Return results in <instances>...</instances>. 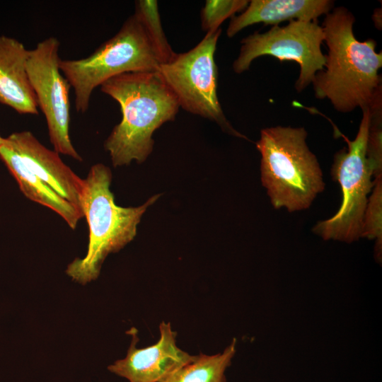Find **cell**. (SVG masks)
I'll use <instances>...</instances> for the list:
<instances>
[{
	"label": "cell",
	"mask_w": 382,
	"mask_h": 382,
	"mask_svg": "<svg viewBox=\"0 0 382 382\" xmlns=\"http://www.w3.org/2000/svg\"><path fill=\"white\" fill-rule=\"evenodd\" d=\"M355 18L343 6L325 15L322 28L328 47L324 69L312 84L318 99H328L340 112L370 108L381 94L382 54L372 39L359 41L354 36Z\"/></svg>",
	"instance_id": "1"
},
{
	"label": "cell",
	"mask_w": 382,
	"mask_h": 382,
	"mask_svg": "<svg viewBox=\"0 0 382 382\" xmlns=\"http://www.w3.org/2000/svg\"><path fill=\"white\" fill-rule=\"evenodd\" d=\"M100 90L119 103L122 112L104 143L113 166L143 163L152 152L154 131L175 119L180 108L176 96L157 70L114 76Z\"/></svg>",
	"instance_id": "2"
},
{
	"label": "cell",
	"mask_w": 382,
	"mask_h": 382,
	"mask_svg": "<svg viewBox=\"0 0 382 382\" xmlns=\"http://www.w3.org/2000/svg\"><path fill=\"white\" fill-rule=\"evenodd\" d=\"M111 180L110 169L102 163L93 165L83 179L81 209L89 228L88 250L66 270L68 276L81 284L96 279L106 257L134 238L142 215L161 196L154 195L137 207H120L110 189Z\"/></svg>",
	"instance_id": "3"
},
{
	"label": "cell",
	"mask_w": 382,
	"mask_h": 382,
	"mask_svg": "<svg viewBox=\"0 0 382 382\" xmlns=\"http://www.w3.org/2000/svg\"><path fill=\"white\" fill-rule=\"evenodd\" d=\"M303 127L264 128L256 146L261 155V182L274 209H308L325 189L323 172L306 143Z\"/></svg>",
	"instance_id": "4"
},
{
	"label": "cell",
	"mask_w": 382,
	"mask_h": 382,
	"mask_svg": "<svg viewBox=\"0 0 382 382\" xmlns=\"http://www.w3.org/2000/svg\"><path fill=\"white\" fill-rule=\"evenodd\" d=\"M160 63L135 14L88 57L59 59V67L74 91L75 108L84 113L93 91L108 79L129 72L157 70Z\"/></svg>",
	"instance_id": "5"
},
{
	"label": "cell",
	"mask_w": 382,
	"mask_h": 382,
	"mask_svg": "<svg viewBox=\"0 0 382 382\" xmlns=\"http://www.w3.org/2000/svg\"><path fill=\"white\" fill-rule=\"evenodd\" d=\"M221 29L208 32L192 49L175 53L157 71L185 111L215 122L231 135L246 139L226 118L217 96V67L214 54Z\"/></svg>",
	"instance_id": "6"
},
{
	"label": "cell",
	"mask_w": 382,
	"mask_h": 382,
	"mask_svg": "<svg viewBox=\"0 0 382 382\" xmlns=\"http://www.w3.org/2000/svg\"><path fill=\"white\" fill-rule=\"evenodd\" d=\"M357 134L351 141L343 136L347 149L337 152L332 166L333 180L342 190V203L330 219L318 222L313 231L323 239L352 243L361 238L363 216L374 185L372 173L366 156L370 120L369 108L362 110Z\"/></svg>",
	"instance_id": "7"
},
{
	"label": "cell",
	"mask_w": 382,
	"mask_h": 382,
	"mask_svg": "<svg viewBox=\"0 0 382 382\" xmlns=\"http://www.w3.org/2000/svg\"><path fill=\"white\" fill-rule=\"evenodd\" d=\"M324 32L316 21L293 20L283 27L273 25L268 31L255 32L241 41L240 53L233 69L241 74L253 60L269 55L281 62H296L300 67L295 88L301 92L312 83L316 74L324 69L325 55L321 51Z\"/></svg>",
	"instance_id": "8"
},
{
	"label": "cell",
	"mask_w": 382,
	"mask_h": 382,
	"mask_svg": "<svg viewBox=\"0 0 382 382\" xmlns=\"http://www.w3.org/2000/svg\"><path fill=\"white\" fill-rule=\"evenodd\" d=\"M59 45L55 37L38 42L29 50L27 72L37 106L45 115L54 150L82 161L69 136L71 86L59 67Z\"/></svg>",
	"instance_id": "9"
},
{
	"label": "cell",
	"mask_w": 382,
	"mask_h": 382,
	"mask_svg": "<svg viewBox=\"0 0 382 382\" xmlns=\"http://www.w3.org/2000/svg\"><path fill=\"white\" fill-rule=\"evenodd\" d=\"M159 330L160 338L156 343L139 349L137 330L132 328L127 331L132 335V342L126 357L110 365L108 370L129 382H162L195 359V355L177 346V332L172 330L170 323L162 321Z\"/></svg>",
	"instance_id": "10"
},
{
	"label": "cell",
	"mask_w": 382,
	"mask_h": 382,
	"mask_svg": "<svg viewBox=\"0 0 382 382\" xmlns=\"http://www.w3.org/2000/svg\"><path fill=\"white\" fill-rule=\"evenodd\" d=\"M2 143L13 151L30 170L83 215L81 197L83 179L62 161L57 151L45 147L29 131L12 133L3 138Z\"/></svg>",
	"instance_id": "11"
},
{
	"label": "cell",
	"mask_w": 382,
	"mask_h": 382,
	"mask_svg": "<svg viewBox=\"0 0 382 382\" xmlns=\"http://www.w3.org/2000/svg\"><path fill=\"white\" fill-rule=\"evenodd\" d=\"M29 50L15 38L0 36V103L20 114H38L28 72Z\"/></svg>",
	"instance_id": "12"
},
{
	"label": "cell",
	"mask_w": 382,
	"mask_h": 382,
	"mask_svg": "<svg viewBox=\"0 0 382 382\" xmlns=\"http://www.w3.org/2000/svg\"><path fill=\"white\" fill-rule=\"evenodd\" d=\"M330 0H252L239 15L231 18L226 34L233 37L255 23L278 25L285 21H316L333 8Z\"/></svg>",
	"instance_id": "13"
},
{
	"label": "cell",
	"mask_w": 382,
	"mask_h": 382,
	"mask_svg": "<svg viewBox=\"0 0 382 382\" xmlns=\"http://www.w3.org/2000/svg\"><path fill=\"white\" fill-rule=\"evenodd\" d=\"M0 158L15 178L26 197L51 209L61 216L71 228H76L79 221L83 217V215L73 204L30 170L2 141L0 144Z\"/></svg>",
	"instance_id": "14"
},
{
	"label": "cell",
	"mask_w": 382,
	"mask_h": 382,
	"mask_svg": "<svg viewBox=\"0 0 382 382\" xmlns=\"http://www.w3.org/2000/svg\"><path fill=\"white\" fill-rule=\"evenodd\" d=\"M236 340L222 353L214 355L199 354L162 382H226L225 371L236 353Z\"/></svg>",
	"instance_id": "15"
},
{
	"label": "cell",
	"mask_w": 382,
	"mask_h": 382,
	"mask_svg": "<svg viewBox=\"0 0 382 382\" xmlns=\"http://www.w3.org/2000/svg\"><path fill=\"white\" fill-rule=\"evenodd\" d=\"M134 14L141 23L160 64L169 62L175 53L163 31L158 2L154 0L137 1Z\"/></svg>",
	"instance_id": "16"
},
{
	"label": "cell",
	"mask_w": 382,
	"mask_h": 382,
	"mask_svg": "<svg viewBox=\"0 0 382 382\" xmlns=\"http://www.w3.org/2000/svg\"><path fill=\"white\" fill-rule=\"evenodd\" d=\"M365 208L361 238L376 241L374 255L378 262L382 259V177L376 178Z\"/></svg>",
	"instance_id": "17"
},
{
	"label": "cell",
	"mask_w": 382,
	"mask_h": 382,
	"mask_svg": "<svg viewBox=\"0 0 382 382\" xmlns=\"http://www.w3.org/2000/svg\"><path fill=\"white\" fill-rule=\"evenodd\" d=\"M381 95L369 108L370 120L366 141V156L374 180L382 177V105Z\"/></svg>",
	"instance_id": "18"
},
{
	"label": "cell",
	"mask_w": 382,
	"mask_h": 382,
	"mask_svg": "<svg viewBox=\"0 0 382 382\" xmlns=\"http://www.w3.org/2000/svg\"><path fill=\"white\" fill-rule=\"evenodd\" d=\"M247 0H208L201 11L202 28L207 33L219 29L228 18H232L248 6Z\"/></svg>",
	"instance_id": "19"
},
{
	"label": "cell",
	"mask_w": 382,
	"mask_h": 382,
	"mask_svg": "<svg viewBox=\"0 0 382 382\" xmlns=\"http://www.w3.org/2000/svg\"><path fill=\"white\" fill-rule=\"evenodd\" d=\"M2 140H3V137H1V135H0V144H1V141H2Z\"/></svg>",
	"instance_id": "20"
}]
</instances>
